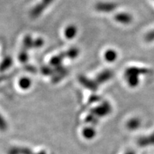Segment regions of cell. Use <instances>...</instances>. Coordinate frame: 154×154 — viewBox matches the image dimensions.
Returning a JSON list of instances; mask_svg holds the SVG:
<instances>
[{"label":"cell","mask_w":154,"mask_h":154,"mask_svg":"<svg viewBox=\"0 0 154 154\" xmlns=\"http://www.w3.org/2000/svg\"><path fill=\"white\" fill-rule=\"evenodd\" d=\"M19 86L22 88V89H28L30 88L31 85H32V82H31L30 79L26 78V77H24L22 78L19 82Z\"/></svg>","instance_id":"5b68a950"},{"label":"cell","mask_w":154,"mask_h":154,"mask_svg":"<svg viewBox=\"0 0 154 154\" xmlns=\"http://www.w3.org/2000/svg\"><path fill=\"white\" fill-rule=\"evenodd\" d=\"M11 63H12V60L10 57H7L2 61L1 65H0V71L1 72H4V71L7 70V69L11 66Z\"/></svg>","instance_id":"8992f818"},{"label":"cell","mask_w":154,"mask_h":154,"mask_svg":"<svg viewBox=\"0 0 154 154\" xmlns=\"http://www.w3.org/2000/svg\"><path fill=\"white\" fill-rule=\"evenodd\" d=\"M44 42L42 38H37V39L33 41V47H40L43 45Z\"/></svg>","instance_id":"30bf717a"},{"label":"cell","mask_w":154,"mask_h":154,"mask_svg":"<svg viewBox=\"0 0 154 154\" xmlns=\"http://www.w3.org/2000/svg\"><path fill=\"white\" fill-rule=\"evenodd\" d=\"M63 56H58V57H54L52 58L51 60V64L55 66H59L61 63V61H62Z\"/></svg>","instance_id":"52a82bcc"},{"label":"cell","mask_w":154,"mask_h":154,"mask_svg":"<svg viewBox=\"0 0 154 154\" xmlns=\"http://www.w3.org/2000/svg\"><path fill=\"white\" fill-rule=\"evenodd\" d=\"M104 57L108 62H113L118 58V54L115 50L108 49L104 54Z\"/></svg>","instance_id":"7a4b0ae2"},{"label":"cell","mask_w":154,"mask_h":154,"mask_svg":"<svg viewBox=\"0 0 154 154\" xmlns=\"http://www.w3.org/2000/svg\"><path fill=\"white\" fill-rule=\"evenodd\" d=\"M19 60L22 61V62H25V61L27 60L28 59L27 54L25 52V51H22L19 56Z\"/></svg>","instance_id":"9c48e42d"},{"label":"cell","mask_w":154,"mask_h":154,"mask_svg":"<svg viewBox=\"0 0 154 154\" xmlns=\"http://www.w3.org/2000/svg\"><path fill=\"white\" fill-rule=\"evenodd\" d=\"M116 19L121 24H128L131 21V17L128 14H119L116 17Z\"/></svg>","instance_id":"277c9868"},{"label":"cell","mask_w":154,"mask_h":154,"mask_svg":"<svg viewBox=\"0 0 154 154\" xmlns=\"http://www.w3.org/2000/svg\"><path fill=\"white\" fill-rule=\"evenodd\" d=\"M77 33V29L75 26L73 25H70V26H67L66 29L64 31L65 36L69 39H72V38H74L76 35Z\"/></svg>","instance_id":"3957f363"},{"label":"cell","mask_w":154,"mask_h":154,"mask_svg":"<svg viewBox=\"0 0 154 154\" xmlns=\"http://www.w3.org/2000/svg\"><path fill=\"white\" fill-rule=\"evenodd\" d=\"M67 57L69 58H72V59H74L75 57H76L79 54V51L78 49H76V48H73V49H71L67 51L66 54H65Z\"/></svg>","instance_id":"ba28073f"},{"label":"cell","mask_w":154,"mask_h":154,"mask_svg":"<svg viewBox=\"0 0 154 154\" xmlns=\"http://www.w3.org/2000/svg\"><path fill=\"white\" fill-rule=\"evenodd\" d=\"M6 127H7V125L5 124V122L2 117L0 116V129H5Z\"/></svg>","instance_id":"8fae6325"},{"label":"cell","mask_w":154,"mask_h":154,"mask_svg":"<svg viewBox=\"0 0 154 154\" xmlns=\"http://www.w3.org/2000/svg\"><path fill=\"white\" fill-rule=\"evenodd\" d=\"M54 2V0H42L40 3L36 5L35 7H34L32 11H31V16L33 18H36L39 16L40 14L43 12V11L49 6L50 4H51Z\"/></svg>","instance_id":"6da1fadb"}]
</instances>
